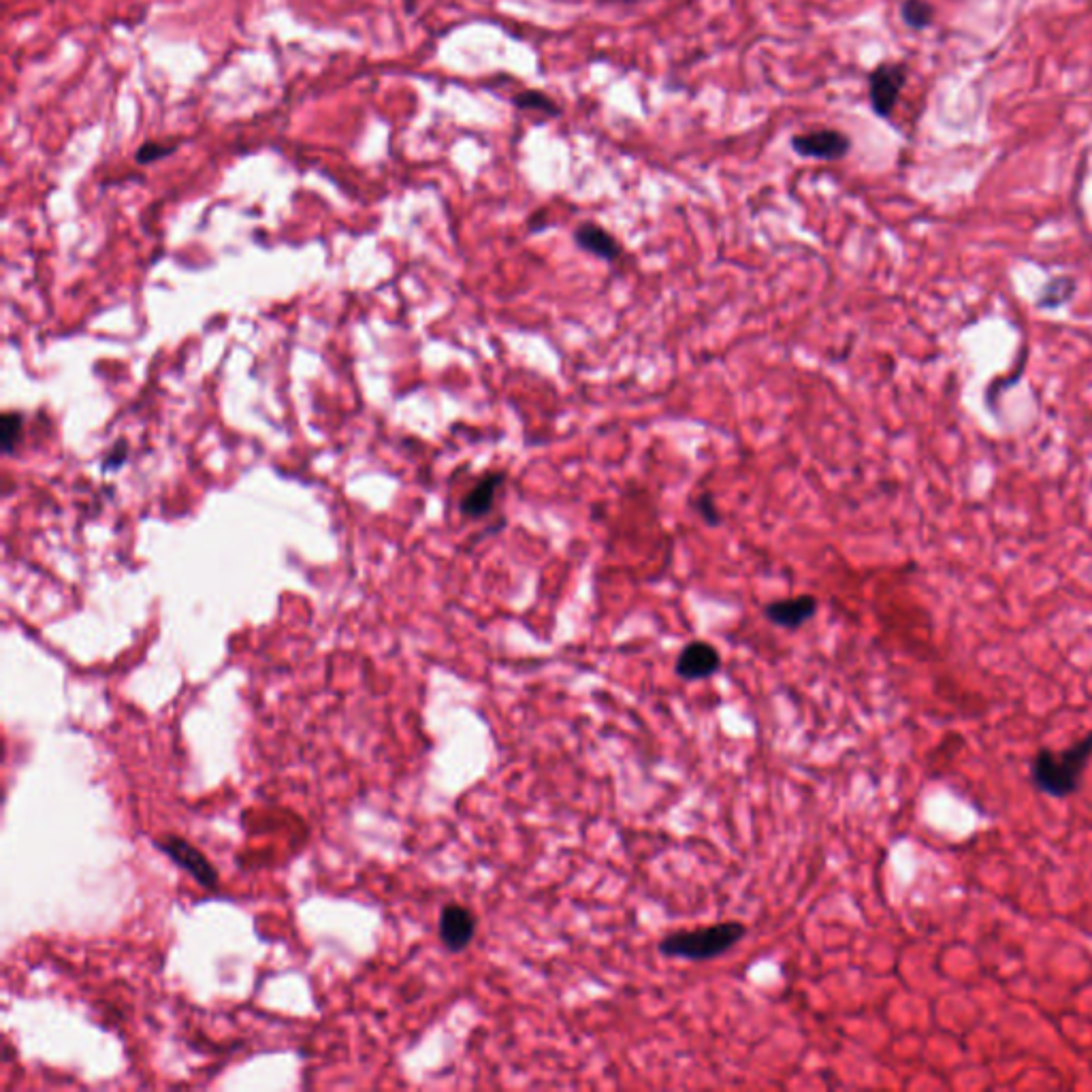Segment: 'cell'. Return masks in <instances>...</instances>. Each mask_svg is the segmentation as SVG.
I'll list each match as a JSON object with an SVG mask.
<instances>
[{
  "label": "cell",
  "mask_w": 1092,
  "mask_h": 1092,
  "mask_svg": "<svg viewBox=\"0 0 1092 1092\" xmlns=\"http://www.w3.org/2000/svg\"><path fill=\"white\" fill-rule=\"evenodd\" d=\"M1091 757L1092 732L1063 750L1041 748L1030 759V781L1050 798H1069L1080 790Z\"/></svg>",
  "instance_id": "obj_1"
},
{
  "label": "cell",
  "mask_w": 1092,
  "mask_h": 1092,
  "mask_svg": "<svg viewBox=\"0 0 1092 1092\" xmlns=\"http://www.w3.org/2000/svg\"><path fill=\"white\" fill-rule=\"evenodd\" d=\"M748 935V926L743 922L730 920L713 926H702L693 931H677L666 935L660 941V952L671 958H682L691 962L713 960L717 955L730 952L737 944Z\"/></svg>",
  "instance_id": "obj_2"
},
{
  "label": "cell",
  "mask_w": 1092,
  "mask_h": 1092,
  "mask_svg": "<svg viewBox=\"0 0 1092 1092\" xmlns=\"http://www.w3.org/2000/svg\"><path fill=\"white\" fill-rule=\"evenodd\" d=\"M156 847L162 854H167L180 869L191 873V877L199 886L209 887V889L218 886L216 869L211 867V862L205 858L204 854L197 847H193L188 841L180 838L178 834H165L160 841H156Z\"/></svg>",
  "instance_id": "obj_3"
},
{
  "label": "cell",
  "mask_w": 1092,
  "mask_h": 1092,
  "mask_svg": "<svg viewBox=\"0 0 1092 1092\" xmlns=\"http://www.w3.org/2000/svg\"><path fill=\"white\" fill-rule=\"evenodd\" d=\"M790 143L801 158L828 160V162L845 158L851 150V139L836 129H819L811 133L794 135Z\"/></svg>",
  "instance_id": "obj_4"
},
{
  "label": "cell",
  "mask_w": 1092,
  "mask_h": 1092,
  "mask_svg": "<svg viewBox=\"0 0 1092 1092\" xmlns=\"http://www.w3.org/2000/svg\"><path fill=\"white\" fill-rule=\"evenodd\" d=\"M905 81H907L905 65H880L869 75V99L873 112L880 118L892 116Z\"/></svg>",
  "instance_id": "obj_5"
},
{
  "label": "cell",
  "mask_w": 1092,
  "mask_h": 1092,
  "mask_svg": "<svg viewBox=\"0 0 1092 1092\" xmlns=\"http://www.w3.org/2000/svg\"><path fill=\"white\" fill-rule=\"evenodd\" d=\"M438 933L451 952H464L477 935V915L468 907L451 902L440 913Z\"/></svg>",
  "instance_id": "obj_6"
},
{
  "label": "cell",
  "mask_w": 1092,
  "mask_h": 1092,
  "mask_svg": "<svg viewBox=\"0 0 1092 1092\" xmlns=\"http://www.w3.org/2000/svg\"><path fill=\"white\" fill-rule=\"evenodd\" d=\"M719 668H722L719 651L704 640L687 642L675 664V673L682 681L711 679Z\"/></svg>",
  "instance_id": "obj_7"
},
{
  "label": "cell",
  "mask_w": 1092,
  "mask_h": 1092,
  "mask_svg": "<svg viewBox=\"0 0 1092 1092\" xmlns=\"http://www.w3.org/2000/svg\"><path fill=\"white\" fill-rule=\"evenodd\" d=\"M818 598L816 596H798L788 600H777L766 604L764 616L783 629H801L818 614Z\"/></svg>",
  "instance_id": "obj_8"
},
{
  "label": "cell",
  "mask_w": 1092,
  "mask_h": 1092,
  "mask_svg": "<svg viewBox=\"0 0 1092 1092\" xmlns=\"http://www.w3.org/2000/svg\"><path fill=\"white\" fill-rule=\"evenodd\" d=\"M574 244L587 252V255H594L596 259L600 261H607V263H614L621 259L623 255V248L621 244L616 242L613 233H609L604 226L596 224V222H581L576 229H574Z\"/></svg>",
  "instance_id": "obj_9"
},
{
  "label": "cell",
  "mask_w": 1092,
  "mask_h": 1092,
  "mask_svg": "<svg viewBox=\"0 0 1092 1092\" xmlns=\"http://www.w3.org/2000/svg\"><path fill=\"white\" fill-rule=\"evenodd\" d=\"M504 482V474L502 472H491V474H484V477L478 480L474 484L472 491L466 493V497L461 499V512L464 517L468 519H482L484 515L491 512L493 508V502H495V495L499 491Z\"/></svg>",
  "instance_id": "obj_10"
},
{
  "label": "cell",
  "mask_w": 1092,
  "mask_h": 1092,
  "mask_svg": "<svg viewBox=\"0 0 1092 1092\" xmlns=\"http://www.w3.org/2000/svg\"><path fill=\"white\" fill-rule=\"evenodd\" d=\"M512 105L523 112H538L546 118H557L561 114L559 105L543 90H521L512 96Z\"/></svg>",
  "instance_id": "obj_11"
},
{
  "label": "cell",
  "mask_w": 1092,
  "mask_h": 1092,
  "mask_svg": "<svg viewBox=\"0 0 1092 1092\" xmlns=\"http://www.w3.org/2000/svg\"><path fill=\"white\" fill-rule=\"evenodd\" d=\"M902 22L913 30H924L935 20V6L926 0H905L900 6Z\"/></svg>",
  "instance_id": "obj_12"
},
{
  "label": "cell",
  "mask_w": 1092,
  "mask_h": 1092,
  "mask_svg": "<svg viewBox=\"0 0 1092 1092\" xmlns=\"http://www.w3.org/2000/svg\"><path fill=\"white\" fill-rule=\"evenodd\" d=\"M24 433V416L17 412H4L0 418V442L2 451L9 455L17 446Z\"/></svg>",
  "instance_id": "obj_13"
},
{
  "label": "cell",
  "mask_w": 1092,
  "mask_h": 1092,
  "mask_svg": "<svg viewBox=\"0 0 1092 1092\" xmlns=\"http://www.w3.org/2000/svg\"><path fill=\"white\" fill-rule=\"evenodd\" d=\"M178 150V143H165V141H145L139 150H136L135 158L139 165H150V162H156V160H162L167 156H171L173 152Z\"/></svg>",
  "instance_id": "obj_14"
},
{
  "label": "cell",
  "mask_w": 1092,
  "mask_h": 1092,
  "mask_svg": "<svg viewBox=\"0 0 1092 1092\" xmlns=\"http://www.w3.org/2000/svg\"><path fill=\"white\" fill-rule=\"evenodd\" d=\"M1071 292H1074V282H1071V280H1052V282L1043 288L1039 303H1041L1043 308H1056L1058 303L1067 301V299L1071 297Z\"/></svg>",
  "instance_id": "obj_15"
},
{
  "label": "cell",
  "mask_w": 1092,
  "mask_h": 1092,
  "mask_svg": "<svg viewBox=\"0 0 1092 1092\" xmlns=\"http://www.w3.org/2000/svg\"><path fill=\"white\" fill-rule=\"evenodd\" d=\"M693 510L698 512V517H700L706 525H711V528L722 525V519H724V517H722V512H719V508H717V504H715V495H713L711 491H702V493L693 499Z\"/></svg>",
  "instance_id": "obj_16"
},
{
  "label": "cell",
  "mask_w": 1092,
  "mask_h": 1092,
  "mask_svg": "<svg viewBox=\"0 0 1092 1092\" xmlns=\"http://www.w3.org/2000/svg\"><path fill=\"white\" fill-rule=\"evenodd\" d=\"M127 455H129V446H127V442L122 440V442H118V444L114 446V451H109V455L105 457V461H103V470H105V472L118 470V468L127 461Z\"/></svg>",
  "instance_id": "obj_17"
}]
</instances>
